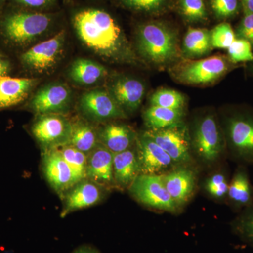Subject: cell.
<instances>
[{"label": "cell", "mask_w": 253, "mask_h": 253, "mask_svg": "<svg viewBox=\"0 0 253 253\" xmlns=\"http://www.w3.org/2000/svg\"><path fill=\"white\" fill-rule=\"evenodd\" d=\"M71 22L82 42L111 62L135 64L138 58L112 15L100 8L76 9Z\"/></svg>", "instance_id": "obj_1"}, {"label": "cell", "mask_w": 253, "mask_h": 253, "mask_svg": "<svg viewBox=\"0 0 253 253\" xmlns=\"http://www.w3.org/2000/svg\"><path fill=\"white\" fill-rule=\"evenodd\" d=\"M136 38L139 54L155 66L171 64L181 54L177 33L166 23L155 21L141 23Z\"/></svg>", "instance_id": "obj_2"}, {"label": "cell", "mask_w": 253, "mask_h": 253, "mask_svg": "<svg viewBox=\"0 0 253 253\" xmlns=\"http://www.w3.org/2000/svg\"><path fill=\"white\" fill-rule=\"evenodd\" d=\"M56 14L17 7L3 14L0 29L5 38L18 45L28 44L49 31Z\"/></svg>", "instance_id": "obj_3"}, {"label": "cell", "mask_w": 253, "mask_h": 253, "mask_svg": "<svg viewBox=\"0 0 253 253\" xmlns=\"http://www.w3.org/2000/svg\"><path fill=\"white\" fill-rule=\"evenodd\" d=\"M228 57L214 56L182 63L176 66L172 73L179 83L191 85L211 84L220 79L230 67Z\"/></svg>", "instance_id": "obj_4"}, {"label": "cell", "mask_w": 253, "mask_h": 253, "mask_svg": "<svg viewBox=\"0 0 253 253\" xmlns=\"http://www.w3.org/2000/svg\"><path fill=\"white\" fill-rule=\"evenodd\" d=\"M31 126L33 136L42 151L56 149L69 144L72 123L66 115H39Z\"/></svg>", "instance_id": "obj_5"}, {"label": "cell", "mask_w": 253, "mask_h": 253, "mask_svg": "<svg viewBox=\"0 0 253 253\" xmlns=\"http://www.w3.org/2000/svg\"><path fill=\"white\" fill-rule=\"evenodd\" d=\"M128 190L134 199L148 207L168 212H175L179 208L166 189L162 174H139Z\"/></svg>", "instance_id": "obj_6"}, {"label": "cell", "mask_w": 253, "mask_h": 253, "mask_svg": "<svg viewBox=\"0 0 253 253\" xmlns=\"http://www.w3.org/2000/svg\"><path fill=\"white\" fill-rule=\"evenodd\" d=\"M79 110L84 119L89 122L107 123L128 117L109 91L101 89L86 91L82 95Z\"/></svg>", "instance_id": "obj_7"}, {"label": "cell", "mask_w": 253, "mask_h": 253, "mask_svg": "<svg viewBox=\"0 0 253 253\" xmlns=\"http://www.w3.org/2000/svg\"><path fill=\"white\" fill-rule=\"evenodd\" d=\"M192 144L199 157L206 162H214L222 154L224 137L213 115H207L200 120L195 128Z\"/></svg>", "instance_id": "obj_8"}, {"label": "cell", "mask_w": 253, "mask_h": 253, "mask_svg": "<svg viewBox=\"0 0 253 253\" xmlns=\"http://www.w3.org/2000/svg\"><path fill=\"white\" fill-rule=\"evenodd\" d=\"M72 98L69 86L61 83H51L37 91L28 106L36 116L66 115L71 109Z\"/></svg>", "instance_id": "obj_9"}, {"label": "cell", "mask_w": 253, "mask_h": 253, "mask_svg": "<svg viewBox=\"0 0 253 253\" xmlns=\"http://www.w3.org/2000/svg\"><path fill=\"white\" fill-rule=\"evenodd\" d=\"M176 163L191 161L190 139L187 128L181 122L159 129H147L144 131Z\"/></svg>", "instance_id": "obj_10"}, {"label": "cell", "mask_w": 253, "mask_h": 253, "mask_svg": "<svg viewBox=\"0 0 253 253\" xmlns=\"http://www.w3.org/2000/svg\"><path fill=\"white\" fill-rule=\"evenodd\" d=\"M66 32L59 31L48 41L42 42L21 55L26 67L38 73L49 71L59 61L64 48Z\"/></svg>", "instance_id": "obj_11"}, {"label": "cell", "mask_w": 253, "mask_h": 253, "mask_svg": "<svg viewBox=\"0 0 253 253\" xmlns=\"http://www.w3.org/2000/svg\"><path fill=\"white\" fill-rule=\"evenodd\" d=\"M42 169L49 185L61 197L80 181L56 149L42 151Z\"/></svg>", "instance_id": "obj_12"}, {"label": "cell", "mask_w": 253, "mask_h": 253, "mask_svg": "<svg viewBox=\"0 0 253 253\" xmlns=\"http://www.w3.org/2000/svg\"><path fill=\"white\" fill-rule=\"evenodd\" d=\"M109 191L110 190L86 178L81 179L61 196L63 208L61 217L64 218L71 213L100 204Z\"/></svg>", "instance_id": "obj_13"}, {"label": "cell", "mask_w": 253, "mask_h": 253, "mask_svg": "<svg viewBox=\"0 0 253 253\" xmlns=\"http://www.w3.org/2000/svg\"><path fill=\"white\" fill-rule=\"evenodd\" d=\"M140 174L161 175L175 164L170 157L146 133L138 134L136 141Z\"/></svg>", "instance_id": "obj_14"}, {"label": "cell", "mask_w": 253, "mask_h": 253, "mask_svg": "<svg viewBox=\"0 0 253 253\" xmlns=\"http://www.w3.org/2000/svg\"><path fill=\"white\" fill-rule=\"evenodd\" d=\"M108 91L116 103L127 114L139 109L146 92L144 83L134 78L121 76L110 83Z\"/></svg>", "instance_id": "obj_15"}, {"label": "cell", "mask_w": 253, "mask_h": 253, "mask_svg": "<svg viewBox=\"0 0 253 253\" xmlns=\"http://www.w3.org/2000/svg\"><path fill=\"white\" fill-rule=\"evenodd\" d=\"M86 178L110 191L116 189L113 154L101 143L87 154Z\"/></svg>", "instance_id": "obj_16"}, {"label": "cell", "mask_w": 253, "mask_h": 253, "mask_svg": "<svg viewBox=\"0 0 253 253\" xmlns=\"http://www.w3.org/2000/svg\"><path fill=\"white\" fill-rule=\"evenodd\" d=\"M231 148L240 157L253 160V119L245 116L231 118L227 123Z\"/></svg>", "instance_id": "obj_17"}, {"label": "cell", "mask_w": 253, "mask_h": 253, "mask_svg": "<svg viewBox=\"0 0 253 253\" xmlns=\"http://www.w3.org/2000/svg\"><path fill=\"white\" fill-rule=\"evenodd\" d=\"M137 135L132 127L123 123H107L98 127L99 143L113 154L130 149L135 145Z\"/></svg>", "instance_id": "obj_18"}, {"label": "cell", "mask_w": 253, "mask_h": 253, "mask_svg": "<svg viewBox=\"0 0 253 253\" xmlns=\"http://www.w3.org/2000/svg\"><path fill=\"white\" fill-rule=\"evenodd\" d=\"M140 174L136 144L123 152L113 154V177L116 189H129Z\"/></svg>", "instance_id": "obj_19"}, {"label": "cell", "mask_w": 253, "mask_h": 253, "mask_svg": "<svg viewBox=\"0 0 253 253\" xmlns=\"http://www.w3.org/2000/svg\"><path fill=\"white\" fill-rule=\"evenodd\" d=\"M162 177L166 189L179 207L189 201L196 186V177L192 170L178 168L165 173Z\"/></svg>", "instance_id": "obj_20"}, {"label": "cell", "mask_w": 253, "mask_h": 253, "mask_svg": "<svg viewBox=\"0 0 253 253\" xmlns=\"http://www.w3.org/2000/svg\"><path fill=\"white\" fill-rule=\"evenodd\" d=\"M38 83L34 78L0 77V110L23 102Z\"/></svg>", "instance_id": "obj_21"}, {"label": "cell", "mask_w": 253, "mask_h": 253, "mask_svg": "<svg viewBox=\"0 0 253 253\" xmlns=\"http://www.w3.org/2000/svg\"><path fill=\"white\" fill-rule=\"evenodd\" d=\"M212 49L211 31L190 28L183 39L181 54L185 59H199L209 54Z\"/></svg>", "instance_id": "obj_22"}, {"label": "cell", "mask_w": 253, "mask_h": 253, "mask_svg": "<svg viewBox=\"0 0 253 253\" xmlns=\"http://www.w3.org/2000/svg\"><path fill=\"white\" fill-rule=\"evenodd\" d=\"M107 74L104 66L90 59H78L70 66L68 76L81 85H92Z\"/></svg>", "instance_id": "obj_23"}, {"label": "cell", "mask_w": 253, "mask_h": 253, "mask_svg": "<svg viewBox=\"0 0 253 253\" xmlns=\"http://www.w3.org/2000/svg\"><path fill=\"white\" fill-rule=\"evenodd\" d=\"M72 123L69 144L87 155L99 144L98 128L86 119L76 120Z\"/></svg>", "instance_id": "obj_24"}, {"label": "cell", "mask_w": 253, "mask_h": 253, "mask_svg": "<svg viewBox=\"0 0 253 253\" xmlns=\"http://www.w3.org/2000/svg\"><path fill=\"white\" fill-rule=\"evenodd\" d=\"M184 110L150 106L145 110L143 118L149 129H159L183 122Z\"/></svg>", "instance_id": "obj_25"}, {"label": "cell", "mask_w": 253, "mask_h": 253, "mask_svg": "<svg viewBox=\"0 0 253 253\" xmlns=\"http://www.w3.org/2000/svg\"><path fill=\"white\" fill-rule=\"evenodd\" d=\"M228 196L238 206H247L252 199V191L247 172L244 168L238 169L229 186Z\"/></svg>", "instance_id": "obj_26"}, {"label": "cell", "mask_w": 253, "mask_h": 253, "mask_svg": "<svg viewBox=\"0 0 253 253\" xmlns=\"http://www.w3.org/2000/svg\"><path fill=\"white\" fill-rule=\"evenodd\" d=\"M60 154L72 168L76 173L78 179H85L86 172V163H87V155L80 151L71 144L65 145L61 147L56 148Z\"/></svg>", "instance_id": "obj_27"}, {"label": "cell", "mask_w": 253, "mask_h": 253, "mask_svg": "<svg viewBox=\"0 0 253 253\" xmlns=\"http://www.w3.org/2000/svg\"><path fill=\"white\" fill-rule=\"evenodd\" d=\"M151 106H161L172 109H183L185 97L179 91L172 89L162 88L155 91L150 98Z\"/></svg>", "instance_id": "obj_28"}, {"label": "cell", "mask_w": 253, "mask_h": 253, "mask_svg": "<svg viewBox=\"0 0 253 253\" xmlns=\"http://www.w3.org/2000/svg\"><path fill=\"white\" fill-rule=\"evenodd\" d=\"M126 9L146 14H159L169 9V0H118Z\"/></svg>", "instance_id": "obj_29"}, {"label": "cell", "mask_w": 253, "mask_h": 253, "mask_svg": "<svg viewBox=\"0 0 253 253\" xmlns=\"http://www.w3.org/2000/svg\"><path fill=\"white\" fill-rule=\"evenodd\" d=\"M179 12L187 22L204 23L208 14L204 0H179Z\"/></svg>", "instance_id": "obj_30"}, {"label": "cell", "mask_w": 253, "mask_h": 253, "mask_svg": "<svg viewBox=\"0 0 253 253\" xmlns=\"http://www.w3.org/2000/svg\"><path fill=\"white\" fill-rule=\"evenodd\" d=\"M211 43L213 49H226L235 41V31L229 23L223 22L217 25L211 31Z\"/></svg>", "instance_id": "obj_31"}, {"label": "cell", "mask_w": 253, "mask_h": 253, "mask_svg": "<svg viewBox=\"0 0 253 253\" xmlns=\"http://www.w3.org/2000/svg\"><path fill=\"white\" fill-rule=\"evenodd\" d=\"M228 59L232 63L253 61V46L249 41L236 38L227 49Z\"/></svg>", "instance_id": "obj_32"}, {"label": "cell", "mask_w": 253, "mask_h": 253, "mask_svg": "<svg viewBox=\"0 0 253 253\" xmlns=\"http://www.w3.org/2000/svg\"><path fill=\"white\" fill-rule=\"evenodd\" d=\"M211 6L218 19H229L239 12V0H211Z\"/></svg>", "instance_id": "obj_33"}, {"label": "cell", "mask_w": 253, "mask_h": 253, "mask_svg": "<svg viewBox=\"0 0 253 253\" xmlns=\"http://www.w3.org/2000/svg\"><path fill=\"white\" fill-rule=\"evenodd\" d=\"M229 186L225 176L220 173H217L208 179L206 188L211 196L217 199H221L227 196Z\"/></svg>", "instance_id": "obj_34"}, {"label": "cell", "mask_w": 253, "mask_h": 253, "mask_svg": "<svg viewBox=\"0 0 253 253\" xmlns=\"http://www.w3.org/2000/svg\"><path fill=\"white\" fill-rule=\"evenodd\" d=\"M11 4L22 9L46 12L56 4L57 0H7Z\"/></svg>", "instance_id": "obj_35"}, {"label": "cell", "mask_w": 253, "mask_h": 253, "mask_svg": "<svg viewBox=\"0 0 253 253\" xmlns=\"http://www.w3.org/2000/svg\"><path fill=\"white\" fill-rule=\"evenodd\" d=\"M236 229L240 235L253 246V208L240 218Z\"/></svg>", "instance_id": "obj_36"}, {"label": "cell", "mask_w": 253, "mask_h": 253, "mask_svg": "<svg viewBox=\"0 0 253 253\" xmlns=\"http://www.w3.org/2000/svg\"><path fill=\"white\" fill-rule=\"evenodd\" d=\"M235 33L236 38L249 41L253 47V14L244 15Z\"/></svg>", "instance_id": "obj_37"}, {"label": "cell", "mask_w": 253, "mask_h": 253, "mask_svg": "<svg viewBox=\"0 0 253 253\" xmlns=\"http://www.w3.org/2000/svg\"><path fill=\"white\" fill-rule=\"evenodd\" d=\"M244 15L253 14V0H239Z\"/></svg>", "instance_id": "obj_38"}, {"label": "cell", "mask_w": 253, "mask_h": 253, "mask_svg": "<svg viewBox=\"0 0 253 253\" xmlns=\"http://www.w3.org/2000/svg\"><path fill=\"white\" fill-rule=\"evenodd\" d=\"M10 70V63L7 60L0 57V77L6 76Z\"/></svg>", "instance_id": "obj_39"}, {"label": "cell", "mask_w": 253, "mask_h": 253, "mask_svg": "<svg viewBox=\"0 0 253 253\" xmlns=\"http://www.w3.org/2000/svg\"><path fill=\"white\" fill-rule=\"evenodd\" d=\"M73 253H100L94 248L90 246H83L78 248L76 251H73Z\"/></svg>", "instance_id": "obj_40"}, {"label": "cell", "mask_w": 253, "mask_h": 253, "mask_svg": "<svg viewBox=\"0 0 253 253\" xmlns=\"http://www.w3.org/2000/svg\"><path fill=\"white\" fill-rule=\"evenodd\" d=\"M5 1H7V0H0V6H1V4Z\"/></svg>", "instance_id": "obj_41"}]
</instances>
